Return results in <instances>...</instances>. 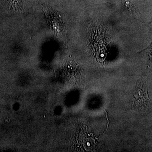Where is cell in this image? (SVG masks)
<instances>
[{
	"mask_svg": "<svg viewBox=\"0 0 152 152\" xmlns=\"http://www.w3.org/2000/svg\"><path fill=\"white\" fill-rule=\"evenodd\" d=\"M123 3L131 15L136 20H140V12L134 4L129 0H123Z\"/></svg>",
	"mask_w": 152,
	"mask_h": 152,
	"instance_id": "cell-2",
	"label": "cell"
},
{
	"mask_svg": "<svg viewBox=\"0 0 152 152\" xmlns=\"http://www.w3.org/2000/svg\"><path fill=\"white\" fill-rule=\"evenodd\" d=\"M146 54L147 59L148 67L152 70V42L146 48L140 52Z\"/></svg>",
	"mask_w": 152,
	"mask_h": 152,
	"instance_id": "cell-3",
	"label": "cell"
},
{
	"mask_svg": "<svg viewBox=\"0 0 152 152\" xmlns=\"http://www.w3.org/2000/svg\"><path fill=\"white\" fill-rule=\"evenodd\" d=\"M131 103L132 107L139 111H142L148 107L150 100L145 80L141 78L137 83L133 92Z\"/></svg>",
	"mask_w": 152,
	"mask_h": 152,
	"instance_id": "cell-1",
	"label": "cell"
}]
</instances>
